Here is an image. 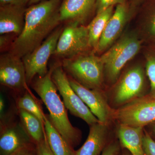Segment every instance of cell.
Listing matches in <instances>:
<instances>
[{
  "mask_svg": "<svg viewBox=\"0 0 155 155\" xmlns=\"http://www.w3.org/2000/svg\"><path fill=\"white\" fill-rule=\"evenodd\" d=\"M61 0H43L26 8L23 29L10 53L22 58L41 45L61 24Z\"/></svg>",
  "mask_w": 155,
  "mask_h": 155,
  "instance_id": "obj_1",
  "label": "cell"
},
{
  "mask_svg": "<svg viewBox=\"0 0 155 155\" xmlns=\"http://www.w3.org/2000/svg\"><path fill=\"white\" fill-rule=\"evenodd\" d=\"M51 72V69L43 77L37 76L32 81L31 87L47 108L49 114L47 116L52 125L69 144L74 148L80 143L81 133L69 121L66 107L52 79Z\"/></svg>",
  "mask_w": 155,
  "mask_h": 155,
  "instance_id": "obj_2",
  "label": "cell"
},
{
  "mask_svg": "<svg viewBox=\"0 0 155 155\" xmlns=\"http://www.w3.org/2000/svg\"><path fill=\"white\" fill-rule=\"evenodd\" d=\"M62 67L67 74L81 85L100 89L102 84L104 64L101 58L93 54L63 59Z\"/></svg>",
  "mask_w": 155,
  "mask_h": 155,
  "instance_id": "obj_3",
  "label": "cell"
},
{
  "mask_svg": "<svg viewBox=\"0 0 155 155\" xmlns=\"http://www.w3.org/2000/svg\"><path fill=\"white\" fill-rule=\"evenodd\" d=\"M140 47L141 43L137 37L126 35L101 57L110 81L114 82L117 80L122 68L136 55Z\"/></svg>",
  "mask_w": 155,
  "mask_h": 155,
  "instance_id": "obj_4",
  "label": "cell"
},
{
  "mask_svg": "<svg viewBox=\"0 0 155 155\" xmlns=\"http://www.w3.org/2000/svg\"><path fill=\"white\" fill-rule=\"evenodd\" d=\"M51 78L63 98L65 107L71 114L82 119L90 125L100 122L72 89L62 65H58L52 69Z\"/></svg>",
  "mask_w": 155,
  "mask_h": 155,
  "instance_id": "obj_5",
  "label": "cell"
},
{
  "mask_svg": "<svg viewBox=\"0 0 155 155\" xmlns=\"http://www.w3.org/2000/svg\"><path fill=\"white\" fill-rule=\"evenodd\" d=\"M63 29L61 26L56 28L41 45L22 58L28 84L31 83L36 76L43 77L48 72V62L51 56L54 54Z\"/></svg>",
  "mask_w": 155,
  "mask_h": 155,
  "instance_id": "obj_6",
  "label": "cell"
},
{
  "mask_svg": "<svg viewBox=\"0 0 155 155\" xmlns=\"http://www.w3.org/2000/svg\"><path fill=\"white\" fill-rule=\"evenodd\" d=\"M90 48L87 26L70 22L64 28L54 55L63 59L78 56Z\"/></svg>",
  "mask_w": 155,
  "mask_h": 155,
  "instance_id": "obj_7",
  "label": "cell"
},
{
  "mask_svg": "<svg viewBox=\"0 0 155 155\" xmlns=\"http://www.w3.org/2000/svg\"><path fill=\"white\" fill-rule=\"evenodd\" d=\"M113 116L120 124L143 127L155 120V100L136 99L119 108Z\"/></svg>",
  "mask_w": 155,
  "mask_h": 155,
  "instance_id": "obj_8",
  "label": "cell"
},
{
  "mask_svg": "<svg viewBox=\"0 0 155 155\" xmlns=\"http://www.w3.org/2000/svg\"><path fill=\"white\" fill-rule=\"evenodd\" d=\"M1 121L0 155H13L28 145L34 143L20 121L2 117Z\"/></svg>",
  "mask_w": 155,
  "mask_h": 155,
  "instance_id": "obj_9",
  "label": "cell"
},
{
  "mask_svg": "<svg viewBox=\"0 0 155 155\" xmlns=\"http://www.w3.org/2000/svg\"><path fill=\"white\" fill-rule=\"evenodd\" d=\"M0 83L18 92L28 89L25 66L22 58L10 52L1 55Z\"/></svg>",
  "mask_w": 155,
  "mask_h": 155,
  "instance_id": "obj_10",
  "label": "cell"
},
{
  "mask_svg": "<svg viewBox=\"0 0 155 155\" xmlns=\"http://www.w3.org/2000/svg\"><path fill=\"white\" fill-rule=\"evenodd\" d=\"M145 78L140 67L136 66L125 73L117 85L114 94V101L121 105L140 97L144 89Z\"/></svg>",
  "mask_w": 155,
  "mask_h": 155,
  "instance_id": "obj_11",
  "label": "cell"
},
{
  "mask_svg": "<svg viewBox=\"0 0 155 155\" xmlns=\"http://www.w3.org/2000/svg\"><path fill=\"white\" fill-rule=\"evenodd\" d=\"M72 89L101 123L107 125L112 115L110 108L100 89H91L68 76Z\"/></svg>",
  "mask_w": 155,
  "mask_h": 155,
  "instance_id": "obj_12",
  "label": "cell"
},
{
  "mask_svg": "<svg viewBox=\"0 0 155 155\" xmlns=\"http://www.w3.org/2000/svg\"><path fill=\"white\" fill-rule=\"evenodd\" d=\"M128 17L129 11L126 3L117 5L101 36L97 51H103L110 46L122 32Z\"/></svg>",
  "mask_w": 155,
  "mask_h": 155,
  "instance_id": "obj_13",
  "label": "cell"
},
{
  "mask_svg": "<svg viewBox=\"0 0 155 155\" xmlns=\"http://www.w3.org/2000/svg\"><path fill=\"white\" fill-rule=\"evenodd\" d=\"M110 142L109 141L107 125L97 122L90 125L86 141L76 151V155H101L104 150Z\"/></svg>",
  "mask_w": 155,
  "mask_h": 155,
  "instance_id": "obj_14",
  "label": "cell"
},
{
  "mask_svg": "<svg viewBox=\"0 0 155 155\" xmlns=\"http://www.w3.org/2000/svg\"><path fill=\"white\" fill-rule=\"evenodd\" d=\"M96 0H64L59 8L61 22L84 21L96 7Z\"/></svg>",
  "mask_w": 155,
  "mask_h": 155,
  "instance_id": "obj_15",
  "label": "cell"
},
{
  "mask_svg": "<svg viewBox=\"0 0 155 155\" xmlns=\"http://www.w3.org/2000/svg\"><path fill=\"white\" fill-rule=\"evenodd\" d=\"M26 9L23 6H0V34L17 35L22 32Z\"/></svg>",
  "mask_w": 155,
  "mask_h": 155,
  "instance_id": "obj_16",
  "label": "cell"
},
{
  "mask_svg": "<svg viewBox=\"0 0 155 155\" xmlns=\"http://www.w3.org/2000/svg\"><path fill=\"white\" fill-rule=\"evenodd\" d=\"M143 127L120 124L118 136L121 147L132 155H145L143 145Z\"/></svg>",
  "mask_w": 155,
  "mask_h": 155,
  "instance_id": "obj_17",
  "label": "cell"
},
{
  "mask_svg": "<svg viewBox=\"0 0 155 155\" xmlns=\"http://www.w3.org/2000/svg\"><path fill=\"white\" fill-rule=\"evenodd\" d=\"M48 143L54 155H76L74 149L52 125L47 115L44 123Z\"/></svg>",
  "mask_w": 155,
  "mask_h": 155,
  "instance_id": "obj_18",
  "label": "cell"
},
{
  "mask_svg": "<svg viewBox=\"0 0 155 155\" xmlns=\"http://www.w3.org/2000/svg\"><path fill=\"white\" fill-rule=\"evenodd\" d=\"M20 122L35 144L41 141L45 136L44 125L36 116L29 112L18 109Z\"/></svg>",
  "mask_w": 155,
  "mask_h": 155,
  "instance_id": "obj_19",
  "label": "cell"
},
{
  "mask_svg": "<svg viewBox=\"0 0 155 155\" xmlns=\"http://www.w3.org/2000/svg\"><path fill=\"white\" fill-rule=\"evenodd\" d=\"M114 11V7L97 14L87 26L90 48L97 50L101 36Z\"/></svg>",
  "mask_w": 155,
  "mask_h": 155,
  "instance_id": "obj_20",
  "label": "cell"
},
{
  "mask_svg": "<svg viewBox=\"0 0 155 155\" xmlns=\"http://www.w3.org/2000/svg\"><path fill=\"white\" fill-rule=\"evenodd\" d=\"M18 109H22L33 114L38 118L44 125L45 115L43 113L34 98L31 94L28 89L19 97L17 102Z\"/></svg>",
  "mask_w": 155,
  "mask_h": 155,
  "instance_id": "obj_21",
  "label": "cell"
},
{
  "mask_svg": "<svg viewBox=\"0 0 155 155\" xmlns=\"http://www.w3.org/2000/svg\"><path fill=\"white\" fill-rule=\"evenodd\" d=\"M146 70L150 83L152 95L155 98V57L150 56L147 58Z\"/></svg>",
  "mask_w": 155,
  "mask_h": 155,
  "instance_id": "obj_22",
  "label": "cell"
},
{
  "mask_svg": "<svg viewBox=\"0 0 155 155\" xmlns=\"http://www.w3.org/2000/svg\"><path fill=\"white\" fill-rule=\"evenodd\" d=\"M143 145L145 155H155V141L146 130L143 132Z\"/></svg>",
  "mask_w": 155,
  "mask_h": 155,
  "instance_id": "obj_23",
  "label": "cell"
},
{
  "mask_svg": "<svg viewBox=\"0 0 155 155\" xmlns=\"http://www.w3.org/2000/svg\"><path fill=\"white\" fill-rule=\"evenodd\" d=\"M125 4V0H96V8L97 14L107 10L115 5Z\"/></svg>",
  "mask_w": 155,
  "mask_h": 155,
  "instance_id": "obj_24",
  "label": "cell"
},
{
  "mask_svg": "<svg viewBox=\"0 0 155 155\" xmlns=\"http://www.w3.org/2000/svg\"><path fill=\"white\" fill-rule=\"evenodd\" d=\"M35 145L37 155H54L49 146L46 134L45 138Z\"/></svg>",
  "mask_w": 155,
  "mask_h": 155,
  "instance_id": "obj_25",
  "label": "cell"
},
{
  "mask_svg": "<svg viewBox=\"0 0 155 155\" xmlns=\"http://www.w3.org/2000/svg\"><path fill=\"white\" fill-rule=\"evenodd\" d=\"M121 148L119 142H111L104 150L101 155H119Z\"/></svg>",
  "mask_w": 155,
  "mask_h": 155,
  "instance_id": "obj_26",
  "label": "cell"
},
{
  "mask_svg": "<svg viewBox=\"0 0 155 155\" xmlns=\"http://www.w3.org/2000/svg\"><path fill=\"white\" fill-rule=\"evenodd\" d=\"M13 155H37L36 145L34 143H31L17 151Z\"/></svg>",
  "mask_w": 155,
  "mask_h": 155,
  "instance_id": "obj_27",
  "label": "cell"
},
{
  "mask_svg": "<svg viewBox=\"0 0 155 155\" xmlns=\"http://www.w3.org/2000/svg\"><path fill=\"white\" fill-rule=\"evenodd\" d=\"M29 0H0L1 5H10L23 6L25 7L28 4Z\"/></svg>",
  "mask_w": 155,
  "mask_h": 155,
  "instance_id": "obj_28",
  "label": "cell"
},
{
  "mask_svg": "<svg viewBox=\"0 0 155 155\" xmlns=\"http://www.w3.org/2000/svg\"><path fill=\"white\" fill-rule=\"evenodd\" d=\"M149 28L150 33L153 36H155V12L151 19Z\"/></svg>",
  "mask_w": 155,
  "mask_h": 155,
  "instance_id": "obj_29",
  "label": "cell"
},
{
  "mask_svg": "<svg viewBox=\"0 0 155 155\" xmlns=\"http://www.w3.org/2000/svg\"><path fill=\"white\" fill-rule=\"evenodd\" d=\"M4 107H5V103H4V100L2 97H1V98H0V112H1V115L3 114Z\"/></svg>",
  "mask_w": 155,
  "mask_h": 155,
  "instance_id": "obj_30",
  "label": "cell"
},
{
  "mask_svg": "<svg viewBox=\"0 0 155 155\" xmlns=\"http://www.w3.org/2000/svg\"><path fill=\"white\" fill-rule=\"evenodd\" d=\"M43 0H29L28 2V5H34V4H36V3L39 2Z\"/></svg>",
  "mask_w": 155,
  "mask_h": 155,
  "instance_id": "obj_31",
  "label": "cell"
},
{
  "mask_svg": "<svg viewBox=\"0 0 155 155\" xmlns=\"http://www.w3.org/2000/svg\"><path fill=\"white\" fill-rule=\"evenodd\" d=\"M122 155H132L128 151H127V150L125 151V152H124L122 153Z\"/></svg>",
  "mask_w": 155,
  "mask_h": 155,
  "instance_id": "obj_32",
  "label": "cell"
},
{
  "mask_svg": "<svg viewBox=\"0 0 155 155\" xmlns=\"http://www.w3.org/2000/svg\"><path fill=\"white\" fill-rule=\"evenodd\" d=\"M153 131L155 134V125H154L153 127Z\"/></svg>",
  "mask_w": 155,
  "mask_h": 155,
  "instance_id": "obj_33",
  "label": "cell"
},
{
  "mask_svg": "<svg viewBox=\"0 0 155 155\" xmlns=\"http://www.w3.org/2000/svg\"><path fill=\"white\" fill-rule=\"evenodd\" d=\"M133 1H134V2H137V1H140V0H133Z\"/></svg>",
  "mask_w": 155,
  "mask_h": 155,
  "instance_id": "obj_34",
  "label": "cell"
}]
</instances>
